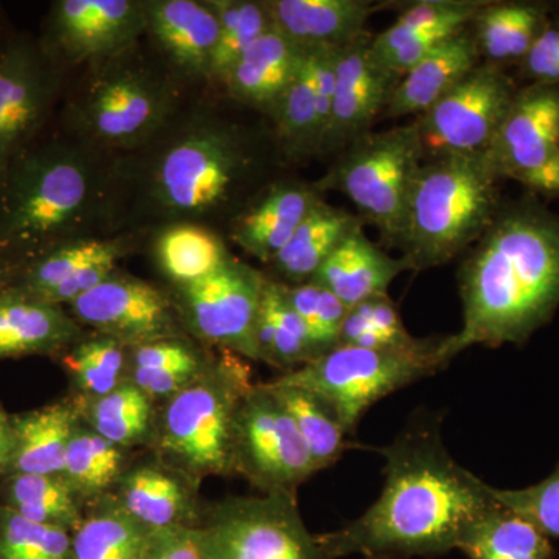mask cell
Segmentation results:
<instances>
[{
	"instance_id": "6da1fadb",
	"label": "cell",
	"mask_w": 559,
	"mask_h": 559,
	"mask_svg": "<svg viewBox=\"0 0 559 559\" xmlns=\"http://www.w3.org/2000/svg\"><path fill=\"white\" fill-rule=\"evenodd\" d=\"M285 164L270 119L219 87L191 95L156 134L110 168V237L198 224L226 238L231 219Z\"/></svg>"
},
{
	"instance_id": "7a4b0ae2",
	"label": "cell",
	"mask_w": 559,
	"mask_h": 559,
	"mask_svg": "<svg viewBox=\"0 0 559 559\" xmlns=\"http://www.w3.org/2000/svg\"><path fill=\"white\" fill-rule=\"evenodd\" d=\"M374 451L384 459V487L366 513L322 533L333 559L441 557L457 550L466 530L496 503L491 485L452 457L436 421L411 426Z\"/></svg>"
},
{
	"instance_id": "3957f363",
	"label": "cell",
	"mask_w": 559,
	"mask_h": 559,
	"mask_svg": "<svg viewBox=\"0 0 559 559\" xmlns=\"http://www.w3.org/2000/svg\"><path fill=\"white\" fill-rule=\"evenodd\" d=\"M463 323L444 336L450 364L466 348L524 345L559 308V215L528 193L502 202L459 271Z\"/></svg>"
},
{
	"instance_id": "277c9868",
	"label": "cell",
	"mask_w": 559,
	"mask_h": 559,
	"mask_svg": "<svg viewBox=\"0 0 559 559\" xmlns=\"http://www.w3.org/2000/svg\"><path fill=\"white\" fill-rule=\"evenodd\" d=\"M112 160L51 123L0 170V257L13 275L62 245L110 237Z\"/></svg>"
},
{
	"instance_id": "5b68a950",
	"label": "cell",
	"mask_w": 559,
	"mask_h": 559,
	"mask_svg": "<svg viewBox=\"0 0 559 559\" xmlns=\"http://www.w3.org/2000/svg\"><path fill=\"white\" fill-rule=\"evenodd\" d=\"M197 92L143 36L112 57L72 70L53 124L92 148L120 156L148 142Z\"/></svg>"
},
{
	"instance_id": "8992f818",
	"label": "cell",
	"mask_w": 559,
	"mask_h": 559,
	"mask_svg": "<svg viewBox=\"0 0 559 559\" xmlns=\"http://www.w3.org/2000/svg\"><path fill=\"white\" fill-rule=\"evenodd\" d=\"M502 178L487 153L425 159L407 200L399 249L407 271L450 263L498 216Z\"/></svg>"
},
{
	"instance_id": "52a82bcc",
	"label": "cell",
	"mask_w": 559,
	"mask_h": 559,
	"mask_svg": "<svg viewBox=\"0 0 559 559\" xmlns=\"http://www.w3.org/2000/svg\"><path fill=\"white\" fill-rule=\"evenodd\" d=\"M253 385L246 359L218 349L197 380L157 404L150 451L201 481L235 476L238 411Z\"/></svg>"
},
{
	"instance_id": "ba28073f",
	"label": "cell",
	"mask_w": 559,
	"mask_h": 559,
	"mask_svg": "<svg viewBox=\"0 0 559 559\" xmlns=\"http://www.w3.org/2000/svg\"><path fill=\"white\" fill-rule=\"evenodd\" d=\"M443 337H428L414 349H369L337 345L278 380L318 395L347 436H355L371 406L396 390L447 369Z\"/></svg>"
},
{
	"instance_id": "9c48e42d",
	"label": "cell",
	"mask_w": 559,
	"mask_h": 559,
	"mask_svg": "<svg viewBox=\"0 0 559 559\" xmlns=\"http://www.w3.org/2000/svg\"><path fill=\"white\" fill-rule=\"evenodd\" d=\"M425 162L417 123L367 132L342 151L323 178L320 193L340 191L358 209L362 224L380 231L384 245L399 248L412 183Z\"/></svg>"
},
{
	"instance_id": "30bf717a",
	"label": "cell",
	"mask_w": 559,
	"mask_h": 559,
	"mask_svg": "<svg viewBox=\"0 0 559 559\" xmlns=\"http://www.w3.org/2000/svg\"><path fill=\"white\" fill-rule=\"evenodd\" d=\"M198 527L210 559H333L305 525L293 496H238L204 503Z\"/></svg>"
},
{
	"instance_id": "8fae6325",
	"label": "cell",
	"mask_w": 559,
	"mask_h": 559,
	"mask_svg": "<svg viewBox=\"0 0 559 559\" xmlns=\"http://www.w3.org/2000/svg\"><path fill=\"white\" fill-rule=\"evenodd\" d=\"M266 278L231 253L207 277L167 288L190 337L205 347L259 360L255 330Z\"/></svg>"
},
{
	"instance_id": "7c38bea8",
	"label": "cell",
	"mask_w": 559,
	"mask_h": 559,
	"mask_svg": "<svg viewBox=\"0 0 559 559\" xmlns=\"http://www.w3.org/2000/svg\"><path fill=\"white\" fill-rule=\"evenodd\" d=\"M68 79L39 36L14 32L0 51V170L49 130Z\"/></svg>"
},
{
	"instance_id": "4fadbf2b",
	"label": "cell",
	"mask_w": 559,
	"mask_h": 559,
	"mask_svg": "<svg viewBox=\"0 0 559 559\" xmlns=\"http://www.w3.org/2000/svg\"><path fill=\"white\" fill-rule=\"evenodd\" d=\"M235 471L261 495L293 498L319 473L293 418L264 382L249 390L238 411Z\"/></svg>"
},
{
	"instance_id": "5bb4252c",
	"label": "cell",
	"mask_w": 559,
	"mask_h": 559,
	"mask_svg": "<svg viewBox=\"0 0 559 559\" xmlns=\"http://www.w3.org/2000/svg\"><path fill=\"white\" fill-rule=\"evenodd\" d=\"M520 86L507 70L480 62L417 123L425 159L487 153Z\"/></svg>"
},
{
	"instance_id": "9a60e30c",
	"label": "cell",
	"mask_w": 559,
	"mask_h": 559,
	"mask_svg": "<svg viewBox=\"0 0 559 559\" xmlns=\"http://www.w3.org/2000/svg\"><path fill=\"white\" fill-rule=\"evenodd\" d=\"M487 154L503 180L538 198H559V84L520 87Z\"/></svg>"
},
{
	"instance_id": "2e32d148",
	"label": "cell",
	"mask_w": 559,
	"mask_h": 559,
	"mask_svg": "<svg viewBox=\"0 0 559 559\" xmlns=\"http://www.w3.org/2000/svg\"><path fill=\"white\" fill-rule=\"evenodd\" d=\"M145 5L146 0H55L38 36L70 73L142 39Z\"/></svg>"
},
{
	"instance_id": "e0dca14e",
	"label": "cell",
	"mask_w": 559,
	"mask_h": 559,
	"mask_svg": "<svg viewBox=\"0 0 559 559\" xmlns=\"http://www.w3.org/2000/svg\"><path fill=\"white\" fill-rule=\"evenodd\" d=\"M66 310L84 330L106 334L127 347L189 336L167 286L134 277L120 267Z\"/></svg>"
},
{
	"instance_id": "ac0fdd59",
	"label": "cell",
	"mask_w": 559,
	"mask_h": 559,
	"mask_svg": "<svg viewBox=\"0 0 559 559\" xmlns=\"http://www.w3.org/2000/svg\"><path fill=\"white\" fill-rule=\"evenodd\" d=\"M145 38L191 90L215 86L219 22L209 0H146Z\"/></svg>"
},
{
	"instance_id": "d6986e66",
	"label": "cell",
	"mask_w": 559,
	"mask_h": 559,
	"mask_svg": "<svg viewBox=\"0 0 559 559\" xmlns=\"http://www.w3.org/2000/svg\"><path fill=\"white\" fill-rule=\"evenodd\" d=\"M371 39V35L362 36L336 51L333 116L322 156L340 154L370 132L399 86L401 76L378 60Z\"/></svg>"
},
{
	"instance_id": "ffe728a7",
	"label": "cell",
	"mask_w": 559,
	"mask_h": 559,
	"mask_svg": "<svg viewBox=\"0 0 559 559\" xmlns=\"http://www.w3.org/2000/svg\"><path fill=\"white\" fill-rule=\"evenodd\" d=\"M201 480L157 457L153 451L132 455L109 492L121 509L146 528L198 527L204 502Z\"/></svg>"
},
{
	"instance_id": "44dd1931",
	"label": "cell",
	"mask_w": 559,
	"mask_h": 559,
	"mask_svg": "<svg viewBox=\"0 0 559 559\" xmlns=\"http://www.w3.org/2000/svg\"><path fill=\"white\" fill-rule=\"evenodd\" d=\"M322 200L314 183L275 179L231 219L226 240L253 259L271 264Z\"/></svg>"
},
{
	"instance_id": "7402d4cb",
	"label": "cell",
	"mask_w": 559,
	"mask_h": 559,
	"mask_svg": "<svg viewBox=\"0 0 559 559\" xmlns=\"http://www.w3.org/2000/svg\"><path fill=\"white\" fill-rule=\"evenodd\" d=\"M84 333L66 308L16 289L0 293V359L58 358Z\"/></svg>"
},
{
	"instance_id": "603a6c76",
	"label": "cell",
	"mask_w": 559,
	"mask_h": 559,
	"mask_svg": "<svg viewBox=\"0 0 559 559\" xmlns=\"http://www.w3.org/2000/svg\"><path fill=\"white\" fill-rule=\"evenodd\" d=\"M305 51L272 27L231 66L219 90L270 119L283 92L299 72Z\"/></svg>"
},
{
	"instance_id": "cb8c5ba5",
	"label": "cell",
	"mask_w": 559,
	"mask_h": 559,
	"mask_svg": "<svg viewBox=\"0 0 559 559\" xmlns=\"http://www.w3.org/2000/svg\"><path fill=\"white\" fill-rule=\"evenodd\" d=\"M481 62L471 24L444 39L401 79L385 117L423 116Z\"/></svg>"
},
{
	"instance_id": "d4e9b609",
	"label": "cell",
	"mask_w": 559,
	"mask_h": 559,
	"mask_svg": "<svg viewBox=\"0 0 559 559\" xmlns=\"http://www.w3.org/2000/svg\"><path fill=\"white\" fill-rule=\"evenodd\" d=\"M272 24L300 46L342 47L369 35L366 24L377 7L364 0H263Z\"/></svg>"
},
{
	"instance_id": "484cf974",
	"label": "cell",
	"mask_w": 559,
	"mask_h": 559,
	"mask_svg": "<svg viewBox=\"0 0 559 559\" xmlns=\"http://www.w3.org/2000/svg\"><path fill=\"white\" fill-rule=\"evenodd\" d=\"M362 227H356L311 278L347 308L388 294L393 280L407 271L403 259H393L373 245Z\"/></svg>"
},
{
	"instance_id": "4316f807",
	"label": "cell",
	"mask_w": 559,
	"mask_h": 559,
	"mask_svg": "<svg viewBox=\"0 0 559 559\" xmlns=\"http://www.w3.org/2000/svg\"><path fill=\"white\" fill-rule=\"evenodd\" d=\"M215 352L190 336L165 337L128 347V381L156 404L197 380Z\"/></svg>"
},
{
	"instance_id": "83f0119b",
	"label": "cell",
	"mask_w": 559,
	"mask_h": 559,
	"mask_svg": "<svg viewBox=\"0 0 559 559\" xmlns=\"http://www.w3.org/2000/svg\"><path fill=\"white\" fill-rule=\"evenodd\" d=\"M79 419L80 409L72 396L13 415L14 450L9 474L60 476Z\"/></svg>"
},
{
	"instance_id": "f1b7e54d",
	"label": "cell",
	"mask_w": 559,
	"mask_h": 559,
	"mask_svg": "<svg viewBox=\"0 0 559 559\" xmlns=\"http://www.w3.org/2000/svg\"><path fill=\"white\" fill-rule=\"evenodd\" d=\"M550 16L547 3L485 2L471 22L481 62L499 68L520 66Z\"/></svg>"
},
{
	"instance_id": "f546056e",
	"label": "cell",
	"mask_w": 559,
	"mask_h": 559,
	"mask_svg": "<svg viewBox=\"0 0 559 559\" xmlns=\"http://www.w3.org/2000/svg\"><path fill=\"white\" fill-rule=\"evenodd\" d=\"M146 241L148 238L143 235H117L62 245L14 272L9 288L40 299L86 267L103 261L120 263L124 257L142 250Z\"/></svg>"
},
{
	"instance_id": "4dcf8cb0",
	"label": "cell",
	"mask_w": 559,
	"mask_h": 559,
	"mask_svg": "<svg viewBox=\"0 0 559 559\" xmlns=\"http://www.w3.org/2000/svg\"><path fill=\"white\" fill-rule=\"evenodd\" d=\"M270 121L285 164H300L322 156L326 132L320 117L318 91L308 49L299 72L272 110Z\"/></svg>"
},
{
	"instance_id": "1f68e13d",
	"label": "cell",
	"mask_w": 559,
	"mask_h": 559,
	"mask_svg": "<svg viewBox=\"0 0 559 559\" xmlns=\"http://www.w3.org/2000/svg\"><path fill=\"white\" fill-rule=\"evenodd\" d=\"M360 224L358 215L322 200L272 260L271 266L280 277L288 280V285L310 282L337 246Z\"/></svg>"
},
{
	"instance_id": "d6a6232c",
	"label": "cell",
	"mask_w": 559,
	"mask_h": 559,
	"mask_svg": "<svg viewBox=\"0 0 559 559\" xmlns=\"http://www.w3.org/2000/svg\"><path fill=\"white\" fill-rule=\"evenodd\" d=\"M153 533L105 495L87 503L83 522L70 533V559H145Z\"/></svg>"
},
{
	"instance_id": "836d02e7",
	"label": "cell",
	"mask_w": 559,
	"mask_h": 559,
	"mask_svg": "<svg viewBox=\"0 0 559 559\" xmlns=\"http://www.w3.org/2000/svg\"><path fill=\"white\" fill-rule=\"evenodd\" d=\"M146 246L167 285L207 277L231 255L223 235L198 224L164 227L150 235Z\"/></svg>"
},
{
	"instance_id": "e575fe53",
	"label": "cell",
	"mask_w": 559,
	"mask_h": 559,
	"mask_svg": "<svg viewBox=\"0 0 559 559\" xmlns=\"http://www.w3.org/2000/svg\"><path fill=\"white\" fill-rule=\"evenodd\" d=\"M255 341L259 360L285 373L320 356L304 320L286 300L283 283L271 275L264 285Z\"/></svg>"
},
{
	"instance_id": "d590c367",
	"label": "cell",
	"mask_w": 559,
	"mask_h": 559,
	"mask_svg": "<svg viewBox=\"0 0 559 559\" xmlns=\"http://www.w3.org/2000/svg\"><path fill=\"white\" fill-rule=\"evenodd\" d=\"M73 401L81 418L110 443L131 451L150 450L156 432L157 404L132 382H123L102 399Z\"/></svg>"
},
{
	"instance_id": "8d00e7d4",
	"label": "cell",
	"mask_w": 559,
	"mask_h": 559,
	"mask_svg": "<svg viewBox=\"0 0 559 559\" xmlns=\"http://www.w3.org/2000/svg\"><path fill=\"white\" fill-rule=\"evenodd\" d=\"M457 550L469 559L555 558L549 536L498 500L466 530Z\"/></svg>"
},
{
	"instance_id": "74e56055",
	"label": "cell",
	"mask_w": 559,
	"mask_h": 559,
	"mask_svg": "<svg viewBox=\"0 0 559 559\" xmlns=\"http://www.w3.org/2000/svg\"><path fill=\"white\" fill-rule=\"evenodd\" d=\"M134 454L135 451L110 443L95 432L80 415L60 476L90 503L112 491Z\"/></svg>"
},
{
	"instance_id": "f35d334b",
	"label": "cell",
	"mask_w": 559,
	"mask_h": 559,
	"mask_svg": "<svg viewBox=\"0 0 559 559\" xmlns=\"http://www.w3.org/2000/svg\"><path fill=\"white\" fill-rule=\"evenodd\" d=\"M3 506L36 524L75 532L84 520L87 502L61 476L9 474L0 484Z\"/></svg>"
},
{
	"instance_id": "ab89813d",
	"label": "cell",
	"mask_w": 559,
	"mask_h": 559,
	"mask_svg": "<svg viewBox=\"0 0 559 559\" xmlns=\"http://www.w3.org/2000/svg\"><path fill=\"white\" fill-rule=\"evenodd\" d=\"M58 360L79 401L102 399L128 381V347L106 334L86 331Z\"/></svg>"
},
{
	"instance_id": "60d3db41",
	"label": "cell",
	"mask_w": 559,
	"mask_h": 559,
	"mask_svg": "<svg viewBox=\"0 0 559 559\" xmlns=\"http://www.w3.org/2000/svg\"><path fill=\"white\" fill-rule=\"evenodd\" d=\"M285 407L319 471L329 468L347 450V433L330 407L310 390L275 378L264 382Z\"/></svg>"
},
{
	"instance_id": "b9f144b4",
	"label": "cell",
	"mask_w": 559,
	"mask_h": 559,
	"mask_svg": "<svg viewBox=\"0 0 559 559\" xmlns=\"http://www.w3.org/2000/svg\"><path fill=\"white\" fill-rule=\"evenodd\" d=\"M425 340L412 336L388 294L348 308L340 345L369 349H414Z\"/></svg>"
},
{
	"instance_id": "7bdbcfd3",
	"label": "cell",
	"mask_w": 559,
	"mask_h": 559,
	"mask_svg": "<svg viewBox=\"0 0 559 559\" xmlns=\"http://www.w3.org/2000/svg\"><path fill=\"white\" fill-rule=\"evenodd\" d=\"M219 22L215 86L219 87L241 55L274 27L263 0H209Z\"/></svg>"
},
{
	"instance_id": "ee69618b",
	"label": "cell",
	"mask_w": 559,
	"mask_h": 559,
	"mask_svg": "<svg viewBox=\"0 0 559 559\" xmlns=\"http://www.w3.org/2000/svg\"><path fill=\"white\" fill-rule=\"evenodd\" d=\"M485 2L471 0H428L409 7L390 25L388 31L373 36L371 49L378 60L388 57L407 40L439 28L468 27Z\"/></svg>"
},
{
	"instance_id": "f6af8a7d",
	"label": "cell",
	"mask_w": 559,
	"mask_h": 559,
	"mask_svg": "<svg viewBox=\"0 0 559 559\" xmlns=\"http://www.w3.org/2000/svg\"><path fill=\"white\" fill-rule=\"evenodd\" d=\"M283 293L290 308L304 320L320 355L340 345L348 308L333 293L311 280L299 285L283 283Z\"/></svg>"
},
{
	"instance_id": "bcb514c9",
	"label": "cell",
	"mask_w": 559,
	"mask_h": 559,
	"mask_svg": "<svg viewBox=\"0 0 559 559\" xmlns=\"http://www.w3.org/2000/svg\"><path fill=\"white\" fill-rule=\"evenodd\" d=\"M0 559H70V532L0 506Z\"/></svg>"
},
{
	"instance_id": "7dc6e473",
	"label": "cell",
	"mask_w": 559,
	"mask_h": 559,
	"mask_svg": "<svg viewBox=\"0 0 559 559\" xmlns=\"http://www.w3.org/2000/svg\"><path fill=\"white\" fill-rule=\"evenodd\" d=\"M500 506L521 514L549 538H559V462L550 476L521 489L492 487Z\"/></svg>"
},
{
	"instance_id": "c3c4849f",
	"label": "cell",
	"mask_w": 559,
	"mask_h": 559,
	"mask_svg": "<svg viewBox=\"0 0 559 559\" xmlns=\"http://www.w3.org/2000/svg\"><path fill=\"white\" fill-rule=\"evenodd\" d=\"M528 83L559 84V16H550L539 38L520 62Z\"/></svg>"
},
{
	"instance_id": "681fc988",
	"label": "cell",
	"mask_w": 559,
	"mask_h": 559,
	"mask_svg": "<svg viewBox=\"0 0 559 559\" xmlns=\"http://www.w3.org/2000/svg\"><path fill=\"white\" fill-rule=\"evenodd\" d=\"M145 559H210L200 527L157 530Z\"/></svg>"
},
{
	"instance_id": "f907efd6",
	"label": "cell",
	"mask_w": 559,
	"mask_h": 559,
	"mask_svg": "<svg viewBox=\"0 0 559 559\" xmlns=\"http://www.w3.org/2000/svg\"><path fill=\"white\" fill-rule=\"evenodd\" d=\"M13 450V415H10L0 404V480L9 474Z\"/></svg>"
},
{
	"instance_id": "816d5d0a",
	"label": "cell",
	"mask_w": 559,
	"mask_h": 559,
	"mask_svg": "<svg viewBox=\"0 0 559 559\" xmlns=\"http://www.w3.org/2000/svg\"><path fill=\"white\" fill-rule=\"evenodd\" d=\"M14 32L16 31H14L13 25H11L5 10H3V7L0 5V51L5 49V46L9 44L11 36L14 35Z\"/></svg>"
},
{
	"instance_id": "f5cc1de1",
	"label": "cell",
	"mask_w": 559,
	"mask_h": 559,
	"mask_svg": "<svg viewBox=\"0 0 559 559\" xmlns=\"http://www.w3.org/2000/svg\"><path fill=\"white\" fill-rule=\"evenodd\" d=\"M11 280H13V267L0 257V293L9 288Z\"/></svg>"
},
{
	"instance_id": "db71d44e",
	"label": "cell",
	"mask_w": 559,
	"mask_h": 559,
	"mask_svg": "<svg viewBox=\"0 0 559 559\" xmlns=\"http://www.w3.org/2000/svg\"><path fill=\"white\" fill-rule=\"evenodd\" d=\"M364 559H401V558L385 557V555H371V557H364Z\"/></svg>"
}]
</instances>
